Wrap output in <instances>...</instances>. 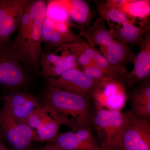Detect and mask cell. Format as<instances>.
Segmentation results:
<instances>
[{
  "instance_id": "obj_4",
  "label": "cell",
  "mask_w": 150,
  "mask_h": 150,
  "mask_svg": "<svg viewBox=\"0 0 150 150\" xmlns=\"http://www.w3.org/2000/svg\"><path fill=\"white\" fill-rule=\"evenodd\" d=\"M35 132L18 121L5 108L0 109V139L11 150H33Z\"/></svg>"
},
{
  "instance_id": "obj_21",
  "label": "cell",
  "mask_w": 150,
  "mask_h": 150,
  "mask_svg": "<svg viewBox=\"0 0 150 150\" xmlns=\"http://www.w3.org/2000/svg\"><path fill=\"white\" fill-rule=\"evenodd\" d=\"M150 1L148 0L122 1L121 10L130 19L144 20L150 17Z\"/></svg>"
},
{
  "instance_id": "obj_13",
  "label": "cell",
  "mask_w": 150,
  "mask_h": 150,
  "mask_svg": "<svg viewBox=\"0 0 150 150\" xmlns=\"http://www.w3.org/2000/svg\"><path fill=\"white\" fill-rule=\"evenodd\" d=\"M101 53L108 62L115 67L125 79L128 74L127 66L134 64L136 55L131 46L121 41L113 40L106 47L100 48Z\"/></svg>"
},
{
  "instance_id": "obj_29",
  "label": "cell",
  "mask_w": 150,
  "mask_h": 150,
  "mask_svg": "<svg viewBox=\"0 0 150 150\" xmlns=\"http://www.w3.org/2000/svg\"><path fill=\"white\" fill-rule=\"evenodd\" d=\"M3 98V96H1L0 95V100L2 99Z\"/></svg>"
},
{
  "instance_id": "obj_3",
  "label": "cell",
  "mask_w": 150,
  "mask_h": 150,
  "mask_svg": "<svg viewBox=\"0 0 150 150\" xmlns=\"http://www.w3.org/2000/svg\"><path fill=\"white\" fill-rule=\"evenodd\" d=\"M127 121L126 112L97 108L91 123L97 133L101 150H119Z\"/></svg>"
},
{
  "instance_id": "obj_18",
  "label": "cell",
  "mask_w": 150,
  "mask_h": 150,
  "mask_svg": "<svg viewBox=\"0 0 150 150\" xmlns=\"http://www.w3.org/2000/svg\"><path fill=\"white\" fill-rule=\"evenodd\" d=\"M69 16L79 26L84 29L91 25L93 14L87 3L83 0L69 1Z\"/></svg>"
},
{
  "instance_id": "obj_5",
  "label": "cell",
  "mask_w": 150,
  "mask_h": 150,
  "mask_svg": "<svg viewBox=\"0 0 150 150\" xmlns=\"http://www.w3.org/2000/svg\"><path fill=\"white\" fill-rule=\"evenodd\" d=\"M10 46H0V88L8 91L21 90L30 82L27 70L14 56Z\"/></svg>"
},
{
  "instance_id": "obj_17",
  "label": "cell",
  "mask_w": 150,
  "mask_h": 150,
  "mask_svg": "<svg viewBox=\"0 0 150 150\" xmlns=\"http://www.w3.org/2000/svg\"><path fill=\"white\" fill-rule=\"evenodd\" d=\"M105 22L104 19L99 16L86 29L79 28L80 33L79 35L85 38L93 49L96 48V46L100 48L106 47L114 40L110 30L105 25Z\"/></svg>"
},
{
  "instance_id": "obj_2",
  "label": "cell",
  "mask_w": 150,
  "mask_h": 150,
  "mask_svg": "<svg viewBox=\"0 0 150 150\" xmlns=\"http://www.w3.org/2000/svg\"><path fill=\"white\" fill-rule=\"evenodd\" d=\"M89 96L71 93L46 85L40 99L43 105L53 109L62 125L75 131L90 126L93 115Z\"/></svg>"
},
{
  "instance_id": "obj_26",
  "label": "cell",
  "mask_w": 150,
  "mask_h": 150,
  "mask_svg": "<svg viewBox=\"0 0 150 150\" xmlns=\"http://www.w3.org/2000/svg\"><path fill=\"white\" fill-rule=\"evenodd\" d=\"M86 76L94 79L105 80L112 79L109 77L96 64L91 65L80 69Z\"/></svg>"
},
{
  "instance_id": "obj_11",
  "label": "cell",
  "mask_w": 150,
  "mask_h": 150,
  "mask_svg": "<svg viewBox=\"0 0 150 150\" xmlns=\"http://www.w3.org/2000/svg\"><path fill=\"white\" fill-rule=\"evenodd\" d=\"M48 144L67 150H101L90 126L77 131L59 134L53 142Z\"/></svg>"
},
{
  "instance_id": "obj_6",
  "label": "cell",
  "mask_w": 150,
  "mask_h": 150,
  "mask_svg": "<svg viewBox=\"0 0 150 150\" xmlns=\"http://www.w3.org/2000/svg\"><path fill=\"white\" fill-rule=\"evenodd\" d=\"M103 80L89 77L81 70L72 68L59 76L46 78L47 85L83 96H91L92 92Z\"/></svg>"
},
{
  "instance_id": "obj_12",
  "label": "cell",
  "mask_w": 150,
  "mask_h": 150,
  "mask_svg": "<svg viewBox=\"0 0 150 150\" xmlns=\"http://www.w3.org/2000/svg\"><path fill=\"white\" fill-rule=\"evenodd\" d=\"M58 51L62 52L61 55H56L54 52L44 51L41 55L40 73L46 79L59 76L72 68L79 69L74 57L69 50L59 48L55 51Z\"/></svg>"
},
{
  "instance_id": "obj_20",
  "label": "cell",
  "mask_w": 150,
  "mask_h": 150,
  "mask_svg": "<svg viewBox=\"0 0 150 150\" xmlns=\"http://www.w3.org/2000/svg\"><path fill=\"white\" fill-rule=\"evenodd\" d=\"M96 4L100 16L108 24L111 21L121 25L127 22L132 21L126 13L112 4L110 1L96 2Z\"/></svg>"
},
{
  "instance_id": "obj_22",
  "label": "cell",
  "mask_w": 150,
  "mask_h": 150,
  "mask_svg": "<svg viewBox=\"0 0 150 150\" xmlns=\"http://www.w3.org/2000/svg\"><path fill=\"white\" fill-rule=\"evenodd\" d=\"M46 17L55 22L64 23L70 25L69 1L48 2Z\"/></svg>"
},
{
  "instance_id": "obj_9",
  "label": "cell",
  "mask_w": 150,
  "mask_h": 150,
  "mask_svg": "<svg viewBox=\"0 0 150 150\" xmlns=\"http://www.w3.org/2000/svg\"><path fill=\"white\" fill-rule=\"evenodd\" d=\"M2 99L3 107L17 120L25 123L33 112L43 106L39 98L21 90L9 91Z\"/></svg>"
},
{
  "instance_id": "obj_28",
  "label": "cell",
  "mask_w": 150,
  "mask_h": 150,
  "mask_svg": "<svg viewBox=\"0 0 150 150\" xmlns=\"http://www.w3.org/2000/svg\"><path fill=\"white\" fill-rule=\"evenodd\" d=\"M0 150H11L0 139Z\"/></svg>"
},
{
  "instance_id": "obj_15",
  "label": "cell",
  "mask_w": 150,
  "mask_h": 150,
  "mask_svg": "<svg viewBox=\"0 0 150 150\" xmlns=\"http://www.w3.org/2000/svg\"><path fill=\"white\" fill-rule=\"evenodd\" d=\"M140 25L138 27L133 22L129 21L122 24L121 27H111L109 30L113 38L130 46L140 47L145 34L150 30V17L142 20Z\"/></svg>"
},
{
  "instance_id": "obj_7",
  "label": "cell",
  "mask_w": 150,
  "mask_h": 150,
  "mask_svg": "<svg viewBox=\"0 0 150 150\" xmlns=\"http://www.w3.org/2000/svg\"><path fill=\"white\" fill-rule=\"evenodd\" d=\"M30 0H0V46L10 45Z\"/></svg>"
},
{
  "instance_id": "obj_1",
  "label": "cell",
  "mask_w": 150,
  "mask_h": 150,
  "mask_svg": "<svg viewBox=\"0 0 150 150\" xmlns=\"http://www.w3.org/2000/svg\"><path fill=\"white\" fill-rule=\"evenodd\" d=\"M48 2L30 0L21 20L18 33L10 48L26 70L36 71L44 51L42 31Z\"/></svg>"
},
{
  "instance_id": "obj_10",
  "label": "cell",
  "mask_w": 150,
  "mask_h": 150,
  "mask_svg": "<svg viewBox=\"0 0 150 150\" xmlns=\"http://www.w3.org/2000/svg\"><path fill=\"white\" fill-rule=\"evenodd\" d=\"M91 96L96 102L97 108H106L120 110L124 106L126 96L123 86L113 79L103 80L93 90Z\"/></svg>"
},
{
  "instance_id": "obj_25",
  "label": "cell",
  "mask_w": 150,
  "mask_h": 150,
  "mask_svg": "<svg viewBox=\"0 0 150 150\" xmlns=\"http://www.w3.org/2000/svg\"><path fill=\"white\" fill-rule=\"evenodd\" d=\"M96 64L111 79H116L123 77L117 70L112 66L105 59L103 55L98 50H97L96 54L94 58Z\"/></svg>"
},
{
  "instance_id": "obj_24",
  "label": "cell",
  "mask_w": 150,
  "mask_h": 150,
  "mask_svg": "<svg viewBox=\"0 0 150 150\" xmlns=\"http://www.w3.org/2000/svg\"><path fill=\"white\" fill-rule=\"evenodd\" d=\"M150 101V77L142 81L132 96V107Z\"/></svg>"
},
{
  "instance_id": "obj_19",
  "label": "cell",
  "mask_w": 150,
  "mask_h": 150,
  "mask_svg": "<svg viewBox=\"0 0 150 150\" xmlns=\"http://www.w3.org/2000/svg\"><path fill=\"white\" fill-rule=\"evenodd\" d=\"M42 38L45 52L55 51L65 44L62 36L54 27V21L46 17L42 27Z\"/></svg>"
},
{
  "instance_id": "obj_23",
  "label": "cell",
  "mask_w": 150,
  "mask_h": 150,
  "mask_svg": "<svg viewBox=\"0 0 150 150\" xmlns=\"http://www.w3.org/2000/svg\"><path fill=\"white\" fill-rule=\"evenodd\" d=\"M59 48L70 51L76 59L79 69L89 65H94L84 54L81 38L76 42L63 44Z\"/></svg>"
},
{
  "instance_id": "obj_27",
  "label": "cell",
  "mask_w": 150,
  "mask_h": 150,
  "mask_svg": "<svg viewBox=\"0 0 150 150\" xmlns=\"http://www.w3.org/2000/svg\"><path fill=\"white\" fill-rule=\"evenodd\" d=\"M33 149L35 150H67L60 147L57 145L52 144H48L44 146L36 147L35 149L33 148Z\"/></svg>"
},
{
  "instance_id": "obj_14",
  "label": "cell",
  "mask_w": 150,
  "mask_h": 150,
  "mask_svg": "<svg viewBox=\"0 0 150 150\" xmlns=\"http://www.w3.org/2000/svg\"><path fill=\"white\" fill-rule=\"evenodd\" d=\"M140 48L136 56L133 70L128 73L125 78L130 87L150 77V30L145 34Z\"/></svg>"
},
{
  "instance_id": "obj_16",
  "label": "cell",
  "mask_w": 150,
  "mask_h": 150,
  "mask_svg": "<svg viewBox=\"0 0 150 150\" xmlns=\"http://www.w3.org/2000/svg\"><path fill=\"white\" fill-rule=\"evenodd\" d=\"M40 112V126L35 132L34 142L48 144L53 142L58 136L62 124L54 110L48 105H43Z\"/></svg>"
},
{
  "instance_id": "obj_8",
  "label": "cell",
  "mask_w": 150,
  "mask_h": 150,
  "mask_svg": "<svg viewBox=\"0 0 150 150\" xmlns=\"http://www.w3.org/2000/svg\"><path fill=\"white\" fill-rule=\"evenodd\" d=\"M126 112L128 121L119 150H150V121Z\"/></svg>"
}]
</instances>
